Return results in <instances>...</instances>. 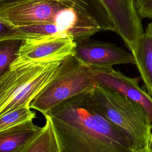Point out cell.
Masks as SVG:
<instances>
[{
  "instance_id": "cell-1",
  "label": "cell",
  "mask_w": 152,
  "mask_h": 152,
  "mask_svg": "<svg viewBox=\"0 0 152 152\" xmlns=\"http://www.w3.org/2000/svg\"><path fill=\"white\" fill-rule=\"evenodd\" d=\"M91 90L44 115L51 123L58 152H134L124 134L106 118Z\"/></svg>"
},
{
  "instance_id": "cell-2",
  "label": "cell",
  "mask_w": 152,
  "mask_h": 152,
  "mask_svg": "<svg viewBox=\"0 0 152 152\" xmlns=\"http://www.w3.org/2000/svg\"><path fill=\"white\" fill-rule=\"evenodd\" d=\"M0 22L14 29L55 24L62 33L72 36L77 44L101 31L91 18L56 0H26L8 4L0 8Z\"/></svg>"
},
{
  "instance_id": "cell-3",
  "label": "cell",
  "mask_w": 152,
  "mask_h": 152,
  "mask_svg": "<svg viewBox=\"0 0 152 152\" xmlns=\"http://www.w3.org/2000/svg\"><path fill=\"white\" fill-rule=\"evenodd\" d=\"M64 60L11 65L0 77V116L21 107H30L33 99L57 75Z\"/></svg>"
},
{
  "instance_id": "cell-4",
  "label": "cell",
  "mask_w": 152,
  "mask_h": 152,
  "mask_svg": "<svg viewBox=\"0 0 152 152\" xmlns=\"http://www.w3.org/2000/svg\"><path fill=\"white\" fill-rule=\"evenodd\" d=\"M91 93L106 118L128 140L132 150H148L152 137V122L141 105L97 84Z\"/></svg>"
},
{
  "instance_id": "cell-5",
  "label": "cell",
  "mask_w": 152,
  "mask_h": 152,
  "mask_svg": "<svg viewBox=\"0 0 152 152\" xmlns=\"http://www.w3.org/2000/svg\"><path fill=\"white\" fill-rule=\"evenodd\" d=\"M90 67L80 62L74 55L65 59L58 73L33 99L30 107L43 115L62 102L94 88Z\"/></svg>"
},
{
  "instance_id": "cell-6",
  "label": "cell",
  "mask_w": 152,
  "mask_h": 152,
  "mask_svg": "<svg viewBox=\"0 0 152 152\" xmlns=\"http://www.w3.org/2000/svg\"><path fill=\"white\" fill-rule=\"evenodd\" d=\"M72 36L52 34L27 37L11 65L42 61L64 60L74 55L77 46Z\"/></svg>"
},
{
  "instance_id": "cell-7",
  "label": "cell",
  "mask_w": 152,
  "mask_h": 152,
  "mask_svg": "<svg viewBox=\"0 0 152 152\" xmlns=\"http://www.w3.org/2000/svg\"><path fill=\"white\" fill-rule=\"evenodd\" d=\"M90 72L96 84L112 90L140 104L152 122V97L140 86L138 78L127 77L112 67L90 68Z\"/></svg>"
},
{
  "instance_id": "cell-8",
  "label": "cell",
  "mask_w": 152,
  "mask_h": 152,
  "mask_svg": "<svg viewBox=\"0 0 152 152\" xmlns=\"http://www.w3.org/2000/svg\"><path fill=\"white\" fill-rule=\"evenodd\" d=\"M115 31L131 51L144 33L135 0H102Z\"/></svg>"
},
{
  "instance_id": "cell-9",
  "label": "cell",
  "mask_w": 152,
  "mask_h": 152,
  "mask_svg": "<svg viewBox=\"0 0 152 152\" xmlns=\"http://www.w3.org/2000/svg\"><path fill=\"white\" fill-rule=\"evenodd\" d=\"M74 56L90 68H109L118 64H135L133 55L115 44L91 42L77 44Z\"/></svg>"
},
{
  "instance_id": "cell-10",
  "label": "cell",
  "mask_w": 152,
  "mask_h": 152,
  "mask_svg": "<svg viewBox=\"0 0 152 152\" xmlns=\"http://www.w3.org/2000/svg\"><path fill=\"white\" fill-rule=\"evenodd\" d=\"M32 120L0 132V152H20L42 131Z\"/></svg>"
},
{
  "instance_id": "cell-11",
  "label": "cell",
  "mask_w": 152,
  "mask_h": 152,
  "mask_svg": "<svg viewBox=\"0 0 152 152\" xmlns=\"http://www.w3.org/2000/svg\"><path fill=\"white\" fill-rule=\"evenodd\" d=\"M133 55L147 93L152 97V22L130 51Z\"/></svg>"
},
{
  "instance_id": "cell-12",
  "label": "cell",
  "mask_w": 152,
  "mask_h": 152,
  "mask_svg": "<svg viewBox=\"0 0 152 152\" xmlns=\"http://www.w3.org/2000/svg\"><path fill=\"white\" fill-rule=\"evenodd\" d=\"M26 0H0V8L8 4ZM74 7L93 20L102 31H113L114 27L102 0H56Z\"/></svg>"
},
{
  "instance_id": "cell-13",
  "label": "cell",
  "mask_w": 152,
  "mask_h": 152,
  "mask_svg": "<svg viewBox=\"0 0 152 152\" xmlns=\"http://www.w3.org/2000/svg\"><path fill=\"white\" fill-rule=\"evenodd\" d=\"M24 37L20 34L0 39V77L15 60Z\"/></svg>"
},
{
  "instance_id": "cell-14",
  "label": "cell",
  "mask_w": 152,
  "mask_h": 152,
  "mask_svg": "<svg viewBox=\"0 0 152 152\" xmlns=\"http://www.w3.org/2000/svg\"><path fill=\"white\" fill-rule=\"evenodd\" d=\"M20 152H58L56 138L48 118H46V124L42 132Z\"/></svg>"
},
{
  "instance_id": "cell-15",
  "label": "cell",
  "mask_w": 152,
  "mask_h": 152,
  "mask_svg": "<svg viewBox=\"0 0 152 152\" xmlns=\"http://www.w3.org/2000/svg\"><path fill=\"white\" fill-rule=\"evenodd\" d=\"M36 117V113L31 111L30 107L24 106L12 110L0 116V132L33 120Z\"/></svg>"
},
{
  "instance_id": "cell-16",
  "label": "cell",
  "mask_w": 152,
  "mask_h": 152,
  "mask_svg": "<svg viewBox=\"0 0 152 152\" xmlns=\"http://www.w3.org/2000/svg\"><path fill=\"white\" fill-rule=\"evenodd\" d=\"M135 5L140 17L152 18V0H135Z\"/></svg>"
},
{
  "instance_id": "cell-17",
  "label": "cell",
  "mask_w": 152,
  "mask_h": 152,
  "mask_svg": "<svg viewBox=\"0 0 152 152\" xmlns=\"http://www.w3.org/2000/svg\"><path fill=\"white\" fill-rule=\"evenodd\" d=\"M18 34L19 33L15 29L0 22V39Z\"/></svg>"
},
{
  "instance_id": "cell-18",
  "label": "cell",
  "mask_w": 152,
  "mask_h": 152,
  "mask_svg": "<svg viewBox=\"0 0 152 152\" xmlns=\"http://www.w3.org/2000/svg\"><path fill=\"white\" fill-rule=\"evenodd\" d=\"M148 150L150 152H152V137H151V138L150 139V142H149Z\"/></svg>"
},
{
  "instance_id": "cell-19",
  "label": "cell",
  "mask_w": 152,
  "mask_h": 152,
  "mask_svg": "<svg viewBox=\"0 0 152 152\" xmlns=\"http://www.w3.org/2000/svg\"><path fill=\"white\" fill-rule=\"evenodd\" d=\"M140 152H150L148 151V150H145V151H140Z\"/></svg>"
}]
</instances>
